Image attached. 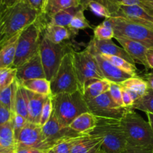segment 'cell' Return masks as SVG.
<instances>
[{
    "instance_id": "obj_1",
    "label": "cell",
    "mask_w": 153,
    "mask_h": 153,
    "mask_svg": "<svg viewBox=\"0 0 153 153\" xmlns=\"http://www.w3.org/2000/svg\"><path fill=\"white\" fill-rule=\"evenodd\" d=\"M49 19L41 14L38 19L20 32L13 68H18L39 52V45Z\"/></svg>"
},
{
    "instance_id": "obj_2",
    "label": "cell",
    "mask_w": 153,
    "mask_h": 153,
    "mask_svg": "<svg viewBox=\"0 0 153 153\" xmlns=\"http://www.w3.org/2000/svg\"><path fill=\"white\" fill-rule=\"evenodd\" d=\"M89 134L102 138L103 152L120 153L128 145L120 119L97 117V125Z\"/></svg>"
},
{
    "instance_id": "obj_3",
    "label": "cell",
    "mask_w": 153,
    "mask_h": 153,
    "mask_svg": "<svg viewBox=\"0 0 153 153\" xmlns=\"http://www.w3.org/2000/svg\"><path fill=\"white\" fill-rule=\"evenodd\" d=\"M52 112L64 126H69L78 116L89 111L88 104L81 91L60 93L52 95Z\"/></svg>"
},
{
    "instance_id": "obj_4",
    "label": "cell",
    "mask_w": 153,
    "mask_h": 153,
    "mask_svg": "<svg viewBox=\"0 0 153 153\" xmlns=\"http://www.w3.org/2000/svg\"><path fill=\"white\" fill-rule=\"evenodd\" d=\"M40 14L24 0H20L12 7L5 8L3 11L5 32L4 42L35 22Z\"/></svg>"
},
{
    "instance_id": "obj_5",
    "label": "cell",
    "mask_w": 153,
    "mask_h": 153,
    "mask_svg": "<svg viewBox=\"0 0 153 153\" xmlns=\"http://www.w3.org/2000/svg\"><path fill=\"white\" fill-rule=\"evenodd\" d=\"M120 120L128 145L153 148V130L150 124L132 108Z\"/></svg>"
},
{
    "instance_id": "obj_6",
    "label": "cell",
    "mask_w": 153,
    "mask_h": 153,
    "mask_svg": "<svg viewBox=\"0 0 153 153\" xmlns=\"http://www.w3.org/2000/svg\"><path fill=\"white\" fill-rule=\"evenodd\" d=\"M73 51L68 43L55 44L42 35L39 45V54L41 58L46 79L51 80L59 68L64 56Z\"/></svg>"
},
{
    "instance_id": "obj_7",
    "label": "cell",
    "mask_w": 153,
    "mask_h": 153,
    "mask_svg": "<svg viewBox=\"0 0 153 153\" xmlns=\"http://www.w3.org/2000/svg\"><path fill=\"white\" fill-rule=\"evenodd\" d=\"M73 51L64 56L59 68L50 80L52 95L81 91L73 62Z\"/></svg>"
},
{
    "instance_id": "obj_8",
    "label": "cell",
    "mask_w": 153,
    "mask_h": 153,
    "mask_svg": "<svg viewBox=\"0 0 153 153\" xmlns=\"http://www.w3.org/2000/svg\"><path fill=\"white\" fill-rule=\"evenodd\" d=\"M73 62L82 94L90 82L105 79L95 55L88 47L79 52L73 51Z\"/></svg>"
},
{
    "instance_id": "obj_9",
    "label": "cell",
    "mask_w": 153,
    "mask_h": 153,
    "mask_svg": "<svg viewBox=\"0 0 153 153\" xmlns=\"http://www.w3.org/2000/svg\"><path fill=\"white\" fill-rule=\"evenodd\" d=\"M114 31V37H123L153 48V29L120 16L108 18Z\"/></svg>"
},
{
    "instance_id": "obj_10",
    "label": "cell",
    "mask_w": 153,
    "mask_h": 153,
    "mask_svg": "<svg viewBox=\"0 0 153 153\" xmlns=\"http://www.w3.org/2000/svg\"><path fill=\"white\" fill-rule=\"evenodd\" d=\"M91 112L97 117L121 119L131 108L120 106L111 97L108 92L87 102Z\"/></svg>"
},
{
    "instance_id": "obj_11",
    "label": "cell",
    "mask_w": 153,
    "mask_h": 153,
    "mask_svg": "<svg viewBox=\"0 0 153 153\" xmlns=\"http://www.w3.org/2000/svg\"><path fill=\"white\" fill-rule=\"evenodd\" d=\"M16 140V146H19L31 147L46 151L51 148L45 137L42 126L28 121L20 130Z\"/></svg>"
},
{
    "instance_id": "obj_12",
    "label": "cell",
    "mask_w": 153,
    "mask_h": 153,
    "mask_svg": "<svg viewBox=\"0 0 153 153\" xmlns=\"http://www.w3.org/2000/svg\"><path fill=\"white\" fill-rule=\"evenodd\" d=\"M43 132L48 143L52 148L54 145L60 140L68 136H76L82 135L77 133L69 126H64L58 121L52 112L49 121L42 126Z\"/></svg>"
},
{
    "instance_id": "obj_13",
    "label": "cell",
    "mask_w": 153,
    "mask_h": 153,
    "mask_svg": "<svg viewBox=\"0 0 153 153\" xmlns=\"http://www.w3.org/2000/svg\"><path fill=\"white\" fill-rule=\"evenodd\" d=\"M111 16H120L132 22L146 26L153 29V15L140 5H120Z\"/></svg>"
},
{
    "instance_id": "obj_14",
    "label": "cell",
    "mask_w": 153,
    "mask_h": 153,
    "mask_svg": "<svg viewBox=\"0 0 153 153\" xmlns=\"http://www.w3.org/2000/svg\"><path fill=\"white\" fill-rule=\"evenodd\" d=\"M16 80L19 82L37 78H46L39 52L16 68Z\"/></svg>"
},
{
    "instance_id": "obj_15",
    "label": "cell",
    "mask_w": 153,
    "mask_h": 153,
    "mask_svg": "<svg viewBox=\"0 0 153 153\" xmlns=\"http://www.w3.org/2000/svg\"><path fill=\"white\" fill-rule=\"evenodd\" d=\"M87 47L93 53L117 56L122 57L124 59L131 62V64H136L135 61L133 59L132 57L122 46L117 45L111 40H98L94 38L91 39Z\"/></svg>"
},
{
    "instance_id": "obj_16",
    "label": "cell",
    "mask_w": 153,
    "mask_h": 153,
    "mask_svg": "<svg viewBox=\"0 0 153 153\" xmlns=\"http://www.w3.org/2000/svg\"><path fill=\"white\" fill-rule=\"evenodd\" d=\"M114 38L119 42L121 46L132 57L136 63L143 64L146 70L150 69L146 60V51L148 47L139 42L130 40L126 38L116 36Z\"/></svg>"
},
{
    "instance_id": "obj_17",
    "label": "cell",
    "mask_w": 153,
    "mask_h": 153,
    "mask_svg": "<svg viewBox=\"0 0 153 153\" xmlns=\"http://www.w3.org/2000/svg\"><path fill=\"white\" fill-rule=\"evenodd\" d=\"M95 55L98 64L100 65L101 71L104 76L105 79L108 80L110 82H116V83H121L131 77V75L126 73L125 71L121 69L118 68L113 64L109 62L108 60L103 58L100 54L94 53Z\"/></svg>"
},
{
    "instance_id": "obj_18",
    "label": "cell",
    "mask_w": 153,
    "mask_h": 153,
    "mask_svg": "<svg viewBox=\"0 0 153 153\" xmlns=\"http://www.w3.org/2000/svg\"><path fill=\"white\" fill-rule=\"evenodd\" d=\"M102 142L101 136L84 134L78 140L71 153H100L102 152Z\"/></svg>"
},
{
    "instance_id": "obj_19",
    "label": "cell",
    "mask_w": 153,
    "mask_h": 153,
    "mask_svg": "<svg viewBox=\"0 0 153 153\" xmlns=\"http://www.w3.org/2000/svg\"><path fill=\"white\" fill-rule=\"evenodd\" d=\"M20 32L12 36L0 46V68L13 67L16 56L18 38Z\"/></svg>"
},
{
    "instance_id": "obj_20",
    "label": "cell",
    "mask_w": 153,
    "mask_h": 153,
    "mask_svg": "<svg viewBox=\"0 0 153 153\" xmlns=\"http://www.w3.org/2000/svg\"><path fill=\"white\" fill-rule=\"evenodd\" d=\"M16 147L12 118L7 122L0 125V152L14 153Z\"/></svg>"
},
{
    "instance_id": "obj_21",
    "label": "cell",
    "mask_w": 153,
    "mask_h": 153,
    "mask_svg": "<svg viewBox=\"0 0 153 153\" xmlns=\"http://www.w3.org/2000/svg\"><path fill=\"white\" fill-rule=\"evenodd\" d=\"M27 93L28 98V121L40 124V116L43 104L48 96L37 94L29 90H27Z\"/></svg>"
},
{
    "instance_id": "obj_22",
    "label": "cell",
    "mask_w": 153,
    "mask_h": 153,
    "mask_svg": "<svg viewBox=\"0 0 153 153\" xmlns=\"http://www.w3.org/2000/svg\"><path fill=\"white\" fill-rule=\"evenodd\" d=\"M97 116L90 111L78 116L69 127L80 134H89L97 125Z\"/></svg>"
},
{
    "instance_id": "obj_23",
    "label": "cell",
    "mask_w": 153,
    "mask_h": 153,
    "mask_svg": "<svg viewBox=\"0 0 153 153\" xmlns=\"http://www.w3.org/2000/svg\"><path fill=\"white\" fill-rule=\"evenodd\" d=\"M122 88L126 90L132 97L134 102L143 97L149 89L147 82L140 76H131L120 83Z\"/></svg>"
},
{
    "instance_id": "obj_24",
    "label": "cell",
    "mask_w": 153,
    "mask_h": 153,
    "mask_svg": "<svg viewBox=\"0 0 153 153\" xmlns=\"http://www.w3.org/2000/svg\"><path fill=\"white\" fill-rule=\"evenodd\" d=\"M43 34L53 43L61 44L70 39L73 34L68 27L52 25L48 22Z\"/></svg>"
},
{
    "instance_id": "obj_25",
    "label": "cell",
    "mask_w": 153,
    "mask_h": 153,
    "mask_svg": "<svg viewBox=\"0 0 153 153\" xmlns=\"http://www.w3.org/2000/svg\"><path fill=\"white\" fill-rule=\"evenodd\" d=\"M111 82L106 79L96 80L90 82L83 92V96L87 102L98 96L107 92L110 89Z\"/></svg>"
},
{
    "instance_id": "obj_26",
    "label": "cell",
    "mask_w": 153,
    "mask_h": 153,
    "mask_svg": "<svg viewBox=\"0 0 153 153\" xmlns=\"http://www.w3.org/2000/svg\"><path fill=\"white\" fill-rule=\"evenodd\" d=\"M21 86L26 88L27 90L33 92L37 94L44 96L52 95L51 90L50 80L46 78H37V79L28 80L19 82Z\"/></svg>"
},
{
    "instance_id": "obj_27",
    "label": "cell",
    "mask_w": 153,
    "mask_h": 153,
    "mask_svg": "<svg viewBox=\"0 0 153 153\" xmlns=\"http://www.w3.org/2000/svg\"><path fill=\"white\" fill-rule=\"evenodd\" d=\"M79 6H80L79 0H47L43 14L49 20L61 10Z\"/></svg>"
},
{
    "instance_id": "obj_28",
    "label": "cell",
    "mask_w": 153,
    "mask_h": 153,
    "mask_svg": "<svg viewBox=\"0 0 153 153\" xmlns=\"http://www.w3.org/2000/svg\"><path fill=\"white\" fill-rule=\"evenodd\" d=\"M80 8H82V6L79 7H73L70 8L64 9L58 12L55 14H54L50 19L49 20V23L52 25L61 26L68 27L70 22L73 20V16L76 14V12Z\"/></svg>"
},
{
    "instance_id": "obj_29",
    "label": "cell",
    "mask_w": 153,
    "mask_h": 153,
    "mask_svg": "<svg viewBox=\"0 0 153 153\" xmlns=\"http://www.w3.org/2000/svg\"><path fill=\"white\" fill-rule=\"evenodd\" d=\"M28 98L26 88L19 83L14 102V112L28 119Z\"/></svg>"
},
{
    "instance_id": "obj_30",
    "label": "cell",
    "mask_w": 153,
    "mask_h": 153,
    "mask_svg": "<svg viewBox=\"0 0 153 153\" xmlns=\"http://www.w3.org/2000/svg\"><path fill=\"white\" fill-rule=\"evenodd\" d=\"M19 82L16 80L11 85L0 91V103L8 108L12 112H14V102Z\"/></svg>"
},
{
    "instance_id": "obj_31",
    "label": "cell",
    "mask_w": 153,
    "mask_h": 153,
    "mask_svg": "<svg viewBox=\"0 0 153 153\" xmlns=\"http://www.w3.org/2000/svg\"><path fill=\"white\" fill-rule=\"evenodd\" d=\"M106 60L113 64L118 68L121 69L122 70L125 71L126 73L128 74L129 75L132 76H137V68H136L135 64H131V62H128L127 60L124 59L123 58L120 56H112V55H106V54H100Z\"/></svg>"
},
{
    "instance_id": "obj_32",
    "label": "cell",
    "mask_w": 153,
    "mask_h": 153,
    "mask_svg": "<svg viewBox=\"0 0 153 153\" xmlns=\"http://www.w3.org/2000/svg\"><path fill=\"white\" fill-rule=\"evenodd\" d=\"M114 35V31L108 18L94 28V38L98 40H111Z\"/></svg>"
},
{
    "instance_id": "obj_33",
    "label": "cell",
    "mask_w": 153,
    "mask_h": 153,
    "mask_svg": "<svg viewBox=\"0 0 153 153\" xmlns=\"http://www.w3.org/2000/svg\"><path fill=\"white\" fill-rule=\"evenodd\" d=\"M84 11H85V10L83 8L79 9L76 12L75 16H73V20H71L68 26V28L71 30L73 34H75V35L78 34L79 30L91 28V26L90 24L89 21L85 17Z\"/></svg>"
},
{
    "instance_id": "obj_34",
    "label": "cell",
    "mask_w": 153,
    "mask_h": 153,
    "mask_svg": "<svg viewBox=\"0 0 153 153\" xmlns=\"http://www.w3.org/2000/svg\"><path fill=\"white\" fill-rule=\"evenodd\" d=\"M82 135L84 134L76 136H68V137L63 138V139L58 140L52 146V148L55 153H71L74 145Z\"/></svg>"
},
{
    "instance_id": "obj_35",
    "label": "cell",
    "mask_w": 153,
    "mask_h": 153,
    "mask_svg": "<svg viewBox=\"0 0 153 153\" xmlns=\"http://www.w3.org/2000/svg\"><path fill=\"white\" fill-rule=\"evenodd\" d=\"M132 109L139 110L145 112H153V90L149 88L146 94L134 102Z\"/></svg>"
},
{
    "instance_id": "obj_36",
    "label": "cell",
    "mask_w": 153,
    "mask_h": 153,
    "mask_svg": "<svg viewBox=\"0 0 153 153\" xmlns=\"http://www.w3.org/2000/svg\"><path fill=\"white\" fill-rule=\"evenodd\" d=\"M16 68H0V91L11 85L16 80Z\"/></svg>"
},
{
    "instance_id": "obj_37",
    "label": "cell",
    "mask_w": 153,
    "mask_h": 153,
    "mask_svg": "<svg viewBox=\"0 0 153 153\" xmlns=\"http://www.w3.org/2000/svg\"><path fill=\"white\" fill-rule=\"evenodd\" d=\"M52 95H49L46 98L44 104H43V109H42L41 116H40V124L41 126L44 125L52 116L53 112V106H52Z\"/></svg>"
},
{
    "instance_id": "obj_38",
    "label": "cell",
    "mask_w": 153,
    "mask_h": 153,
    "mask_svg": "<svg viewBox=\"0 0 153 153\" xmlns=\"http://www.w3.org/2000/svg\"><path fill=\"white\" fill-rule=\"evenodd\" d=\"M88 9H89L91 11H92L97 16L105 17V19H108V18L111 16L110 10L105 6L100 4V3L97 2H91L88 3Z\"/></svg>"
},
{
    "instance_id": "obj_39",
    "label": "cell",
    "mask_w": 153,
    "mask_h": 153,
    "mask_svg": "<svg viewBox=\"0 0 153 153\" xmlns=\"http://www.w3.org/2000/svg\"><path fill=\"white\" fill-rule=\"evenodd\" d=\"M79 2H80V5L82 6V8L85 10H88V4L91 2H97L100 3V4L105 6L110 10L111 15L113 14L116 13L120 7V5L114 4V3H113L110 0H79Z\"/></svg>"
},
{
    "instance_id": "obj_40",
    "label": "cell",
    "mask_w": 153,
    "mask_h": 153,
    "mask_svg": "<svg viewBox=\"0 0 153 153\" xmlns=\"http://www.w3.org/2000/svg\"><path fill=\"white\" fill-rule=\"evenodd\" d=\"M108 92L112 99L117 104H119L120 106H124L122 98V87L119 83L111 82L110 89H109Z\"/></svg>"
},
{
    "instance_id": "obj_41",
    "label": "cell",
    "mask_w": 153,
    "mask_h": 153,
    "mask_svg": "<svg viewBox=\"0 0 153 153\" xmlns=\"http://www.w3.org/2000/svg\"><path fill=\"white\" fill-rule=\"evenodd\" d=\"M12 122H13V130H14L15 138L16 139L20 130L23 128L24 126L28 122V119L19 114L13 112L12 116Z\"/></svg>"
},
{
    "instance_id": "obj_42",
    "label": "cell",
    "mask_w": 153,
    "mask_h": 153,
    "mask_svg": "<svg viewBox=\"0 0 153 153\" xmlns=\"http://www.w3.org/2000/svg\"><path fill=\"white\" fill-rule=\"evenodd\" d=\"M120 153H153L152 147L127 145Z\"/></svg>"
},
{
    "instance_id": "obj_43",
    "label": "cell",
    "mask_w": 153,
    "mask_h": 153,
    "mask_svg": "<svg viewBox=\"0 0 153 153\" xmlns=\"http://www.w3.org/2000/svg\"><path fill=\"white\" fill-rule=\"evenodd\" d=\"M13 112H11V110L0 103V125L11 120Z\"/></svg>"
},
{
    "instance_id": "obj_44",
    "label": "cell",
    "mask_w": 153,
    "mask_h": 153,
    "mask_svg": "<svg viewBox=\"0 0 153 153\" xmlns=\"http://www.w3.org/2000/svg\"><path fill=\"white\" fill-rule=\"evenodd\" d=\"M24 1L28 3L32 8L43 14L47 0H24Z\"/></svg>"
},
{
    "instance_id": "obj_45",
    "label": "cell",
    "mask_w": 153,
    "mask_h": 153,
    "mask_svg": "<svg viewBox=\"0 0 153 153\" xmlns=\"http://www.w3.org/2000/svg\"><path fill=\"white\" fill-rule=\"evenodd\" d=\"M14 153H47V151L46 150L40 149V148H31V147L16 146Z\"/></svg>"
},
{
    "instance_id": "obj_46",
    "label": "cell",
    "mask_w": 153,
    "mask_h": 153,
    "mask_svg": "<svg viewBox=\"0 0 153 153\" xmlns=\"http://www.w3.org/2000/svg\"><path fill=\"white\" fill-rule=\"evenodd\" d=\"M122 98H123V106L127 108H132L133 104H134V101L133 100L131 94L128 92L126 89L122 88Z\"/></svg>"
},
{
    "instance_id": "obj_47",
    "label": "cell",
    "mask_w": 153,
    "mask_h": 153,
    "mask_svg": "<svg viewBox=\"0 0 153 153\" xmlns=\"http://www.w3.org/2000/svg\"><path fill=\"white\" fill-rule=\"evenodd\" d=\"M5 8H3L0 10V46H1L4 41V37H5V32H4V25L3 21V11Z\"/></svg>"
},
{
    "instance_id": "obj_48",
    "label": "cell",
    "mask_w": 153,
    "mask_h": 153,
    "mask_svg": "<svg viewBox=\"0 0 153 153\" xmlns=\"http://www.w3.org/2000/svg\"><path fill=\"white\" fill-rule=\"evenodd\" d=\"M142 78H143L147 82L149 88L153 90V71L145 74L143 76H142Z\"/></svg>"
},
{
    "instance_id": "obj_49",
    "label": "cell",
    "mask_w": 153,
    "mask_h": 153,
    "mask_svg": "<svg viewBox=\"0 0 153 153\" xmlns=\"http://www.w3.org/2000/svg\"><path fill=\"white\" fill-rule=\"evenodd\" d=\"M146 60L149 68L153 69V48H148L146 51Z\"/></svg>"
},
{
    "instance_id": "obj_50",
    "label": "cell",
    "mask_w": 153,
    "mask_h": 153,
    "mask_svg": "<svg viewBox=\"0 0 153 153\" xmlns=\"http://www.w3.org/2000/svg\"><path fill=\"white\" fill-rule=\"evenodd\" d=\"M120 5L131 6V5H143V2L140 0H122Z\"/></svg>"
},
{
    "instance_id": "obj_51",
    "label": "cell",
    "mask_w": 153,
    "mask_h": 153,
    "mask_svg": "<svg viewBox=\"0 0 153 153\" xmlns=\"http://www.w3.org/2000/svg\"><path fill=\"white\" fill-rule=\"evenodd\" d=\"M20 0H1L3 6L5 8H10L16 4V3L19 2Z\"/></svg>"
},
{
    "instance_id": "obj_52",
    "label": "cell",
    "mask_w": 153,
    "mask_h": 153,
    "mask_svg": "<svg viewBox=\"0 0 153 153\" xmlns=\"http://www.w3.org/2000/svg\"><path fill=\"white\" fill-rule=\"evenodd\" d=\"M142 7L144 8L145 9L148 10L151 14L153 15V2H147V3H143Z\"/></svg>"
},
{
    "instance_id": "obj_53",
    "label": "cell",
    "mask_w": 153,
    "mask_h": 153,
    "mask_svg": "<svg viewBox=\"0 0 153 153\" xmlns=\"http://www.w3.org/2000/svg\"><path fill=\"white\" fill-rule=\"evenodd\" d=\"M146 116H147L148 118V122L150 124L151 128H152V130H153V112H146Z\"/></svg>"
},
{
    "instance_id": "obj_54",
    "label": "cell",
    "mask_w": 153,
    "mask_h": 153,
    "mask_svg": "<svg viewBox=\"0 0 153 153\" xmlns=\"http://www.w3.org/2000/svg\"><path fill=\"white\" fill-rule=\"evenodd\" d=\"M110 1H111L112 2L114 3V4H117V5H120L122 0H110Z\"/></svg>"
},
{
    "instance_id": "obj_55",
    "label": "cell",
    "mask_w": 153,
    "mask_h": 153,
    "mask_svg": "<svg viewBox=\"0 0 153 153\" xmlns=\"http://www.w3.org/2000/svg\"><path fill=\"white\" fill-rule=\"evenodd\" d=\"M142 2L147 3V2H153V0H140Z\"/></svg>"
},
{
    "instance_id": "obj_56",
    "label": "cell",
    "mask_w": 153,
    "mask_h": 153,
    "mask_svg": "<svg viewBox=\"0 0 153 153\" xmlns=\"http://www.w3.org/2000/svg\"><path fill=\"white\" fill-rule=\"evenodd\" d=\"M3 8H5V7H4V6H3L2 3H1V0H0V10H1Z\"/></svg>"
},
{
    "instance_id": "obj_57",
    "label": "cell",
    "mask_w": 153,
    "mask_h": 153,
    "mask_svg": "<svg viewBox=\"0 0 153 153\" xmlns=\"http://www.w3.org/2000/svg\"><path fill=\"white\" fill-rule=\"evenodd\" d=\"M47 153H55V152H54L53 149H52V148H49V150H48V151H47Z\"/></svg>"
},
{
    "instance_id": "obj_58",
    "label": "cell",
    "mask_w": 153,
    "mask_h": 153,
    "mask_svg": "<svg viewBox=\"0 0 153 153\" xmlns=\"http://www.w3.org/2000/svg\"><path fill=\"white\" fill-rule=\"evenodd\" d=\"M100 153H106V152H100Z\"/></svg>"
},
{
    "instance_id": "obj_59",
    "label": "cell",
    "mask_w": 153,
    "mask_h": 153,
    "mask_svg": "<svg viewBox=\"0 0 153 153\" xmlns=\"http://www.w3.org/2000/svg\"><path fill=\"white\" fill-rule=\"evenodd\" d=\"M0 153H4V152H0Z\"/></svg>"
}]
</instances>
